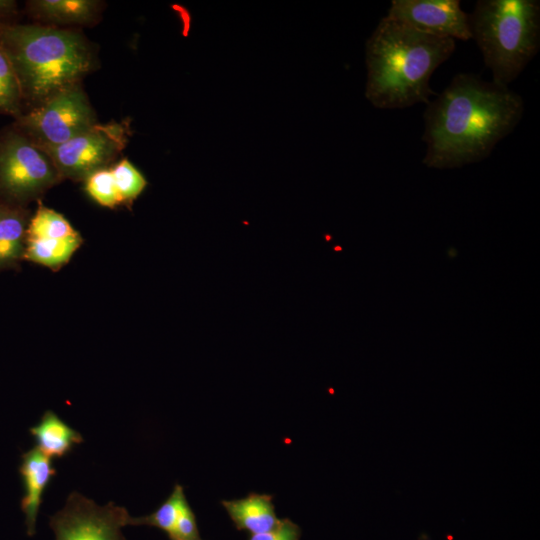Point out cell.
<instances>
[{
  "label": "cell",
  "mask_w": 540,
  "mask_h": 540,
  "mask_svg": "<svg viewBox=\"0 0 540 540\" xmlns=\"http://www.w3.org/2000/svg\"><path fill=\"white\" fill-rule=\"evenodd\" d=\"M469 25L492 81L508 86L539 51L540 1L479 0Z\"/></svg>",
  "instance_id": "obj_4"
},
{
  "label": "cell",
  "mask_w": 540,
  "mask_h": 540,
  "mask_svg": "<svg viewBox=\"0 0 540 540\" xmlns=\"http://www.w3.org/2000/svg\"><path fill=\"white\" fill-rule=\"evenodd\" d=\"M81 244V236L71 239H26L24 259L58 269L71 259Z\"/></svg>",
  "instance_id": "obj_15"
},
{
  "label": "cell",
  "mask_w": 540,
  "mask_h": 540,
  "mask_svg": "<svg viewBox=\"0 0 540 540\" xmlns=\"http://www.w3.org/2000/svg\"><path fill=\"white\" fill-rule=\"evenodd\" d=\"M453 39L383 17L366 42L365 96L379 109L428 104L433 72L454 53Z\"/></svg>",
  "instance_id": "obj_2"
},
{
  "label": "cell",
  "mask_w": 540,
  "mask_h": 540,
  "mask_svg": "<svg viewBox=\"0 0 540 540\" xmlns=\"http://www.w3.org/2000/svg\"><path fill=\"white\" fill-rule=\"evenodd\" d=\"M29 14L52 25H89L97 19L100 4L94 0H32L26 2Z\"/></svg>",
  "instance_id": "obj_12"
},
{
  "label": "cell",
  "mask_w": 540,
  "mask_h": 540,
  "mask_svg": "<svg viewBox=\"0 0 540 540\" xmlns=\"http://www.w3.org/2000/svg\"><path fill=\"white\" fill-rule=\"evenodd\" d=\"M23 108L24 101L16 72L0 42V115L16 119L24 113Z\"/></svg>",
  "instance_id": "obj_17"
},
{
  "label": "cell",
  "mask_w": 540,
  "mask_h": 540,
  "mask_svg": "<svg viewBox=\"0 0 540 540\" xmlns=\"http://www.w3.org/2000/svg\"><path fill=\"white\" fill-rule=\"evenodd\" d=\"M121 203H131L146 188L147 180L127 159H122L110 168Z\"/></svg>",
  "instance_id": "obj_19"
},
{
  "label": "cell",
  "mask_w": 540,
  "mask_h": 540,
  "mask_svg": "<svg viewBox=\"0 0 540 540\" xmlns=\"http://www.w3.org/2000/svg\"><path fill=\"white\" fill-rule=\"evenodd\" d=\"M187 501L183 487L176 484L170 496L151 514L141 517H131L128 526L156 527L170 536L174 530L182 506Z\"/></svg>",
  "instance_id": "obj_18"
},
{
  "label": "cell",
  "mask_w": 540,
  "mask_h": 540,
  "mask_svg": "<svg viewBox=\"0 0 540 540\" xmlns=\"http://www.w3.org/2000/svg\"><path fill=\"white\" fill-rule=\"evenodd\" d=\"M85 189L92 199L105 207L121 204L110 168L100 169L85 179Z\"/></svg>",
  "instance_id": "obj_20"
},
{
  "label": "cell",
  "mask_w": 540,
  "mask_h": 540,
  "mask_svg": "<svg viewBox=\"0 0 540 540\" xmlns=\"http://www.w3.org/2000/svg\"><path fill=\"white\" fill-rule=\"evenodd\" d=\"M170 540H176V539H170Z\"/></svg>",
  "instance_id": "obj_24"
},
{
  "label": "cell",
  "mask_w": 540,
  "mask_h": 540,
  "mask_svg": "<svg viewBox=\"0 0 540 540\" xmlns=\"http://www.w3.org/2000/svg\"><path fill=\"white\" fill-rule=\"evenodd\" d=\"M18 12V3L15 0H0V23H15Z\"/></svg>",
  "instance_id": "obj_23"
},
{
  "label": "cell",
  "mask_w": 540,
  "mask_h": 540,
  "mask_svg": "<svg viewBox=\"0 0 540 540\" xmlns=\"http://www.w3.org/2000/svg\"><path fill=\"white\" fill-rule=\"evenodd\" d=\"M169 537L176 540H202L194 512L187 501L182 506L174 530Z\"/></svg>",
  "instance_id": "obj_21"
},
{
  "label": "cell",
  "mask_w": 540,
  "mask_h": 540,
  "mask_svg": "<svg viewBox=\"0 0 540 540\" xmlns=\"http://www.w3.org/2000/svg\"><path fill=\"white\" fill-rule=\"evenodd\" d=\"M96 124V117L80 83L54 94L15 119L12 126L42 149H49Z\"/></svg>",
  "instance_id": "obj_6"
},
{
  "label": "cell",
  "mask_w": 540,
  "mask_h": 540,
  "mask_svg": "<svg viewBox=\"0 0 540 540\" xmlns=\"http://www.w3.org/2000/svg\"><path fill=\"white\" fill-rule=\"evenodd\" d=\"M130 515L123 506L109 502L99 506L78 492H72L64 507L49 521L55 540H126L122 529Z\"/></svg>",
  "instance_id": "obj_8"
},
{
  "label": "cell",
  "mask_w": 540,
  "mask_h": 540,
  "mask_svg": "<svg viewBox=\"0 0 540 540\" xmlns=\"http://www.w3.org/2000/svg\"><path fill=\"white\" fill-rule=\"evenodd\" d=\"M80 236L70 222L53 209L39 205L28 221L26 239H71Z\"/></svg>",
  "instance_id": "obj_16"
},
{
  "label": "cell",
  "mask_w": 540,
  "mask_h": 540,
  "mask_svg": "<svg viewBox=\"0 0 540 540\" xmlns=\"http://www.w3.org/2000/svg\"><path fill=\"white\" fill-rule=\"evenodd\" d=\"M386 17L437 37L472 39L469 14L459 0H392Z\"/></svg>",
  "instance_id": "obj_9"
},
{
  "label": "cell",
  "mask_w": 540,
  "mask_h": 540,
  "mask_svg": "<svg viewBox=\"0 0 540 540\" xmlns=\"http://www.w3.org/2000/svg\"><path fill=\"white\" fill-rule=\"evenodd\" d=\"M426 105L423 164L434 169L459 168L486 159L524 112L518 93L473 73L456 74Z\"/></svg>",
  "instance_id": "obj_1"
},
{
  "label": "cell",
  "mask_w": 540,
  "mask_h": 540,
  "mask_svg": "<svg viewBox=\"0 0 540 540\" xmlns=\"http://www.w3.org/2000/svg\"><path fill=\"white\" fill-rule=\"evenodd\" d=\"M20 473L23 477L25 493L21 508L25 514L27 534L33 536L36 532V522L42 494L52 477L56 474L50 457L36 446L24 453Z\"/></svg>",
  "instance_id": "obj_10"
},
{
  "label": "cell",
  "mask_w": 540,
  "mask_h": 540,
  "mask_svg": "<svg viewBox=\"0 0 540 540\" xmlns=\"http://www.w3.org/2000/svg\"><path fill=\"white\" fill-rule=\"evenodd\" d=\"M27 225L23 207L0 203V270L24 259Z\"/></svg>",
  "instance_id": "obj_13"
},
{
  "label": "cell",
  "mask_w": 540,
  "mask_h": 540,
  "mask_svg": "<svg viewBox=\"0 0 540 540\" xmlns=\"http://www.w3.org/2000/svg\"><path fill=\"white\" fill-rule=\"evenodd\" d=\"M60 179L46 151L12 125L0 133V203L23 207Z\"/></svg>",
  "instance_id": "obj_5"
},
{
  "label": "cell",
  "mask_w": 540,
  "mask_h": 540,
  "mask_svg": "<svg viewBox=\"0 0 540 540\" xmlns=\"http://www.w3.org/2000/svg\"><path fill=\"white\" fill-rule=\"evenodd\" d=\"M0 42L16 72L24 105L31 108L80 83L94 67L91 45L74 30L0 23Z\"/></svg>",
  "instance_id": "obj_3"
},
{
  "label": "cell",
  "mask_w": 540,
  "mask_h": 540,
  "mask_svg": "<svg viewBox=\"0 0 540 540\" xmlns=\"http://www.w3.org/2000/svg\"><path fill=\"white\" fill-rule=\"evenodd\" d=\"M301 530L290 519H281L276 528L271 531L252 534L249 540H299Z\"/></svg>",
  "instance_id": "obj_22"
},
{
  "label": "cell",
  "mask_w": 540,
  "mask_h": 540,
  "mask_svg": "<svg viewBox=\"0 0 540 540\" xmlns=\"http://www.w3.org/2000/svg\"><path fill=\"white\" fill-rule=\"evenodd\" d=\"M272 499V495L250 493L241 499L223 500L221 504L236 528L252 535L271 531L279 524Z\"/></svg>",
  "instance_id": "obj_11"
},
{
  "label": "cell",
  "mask_w": 540,
  "mask_h": 540,
  "mask_svg": "<svg viewBox=\"0 0 540 540\" xmlns=\"http://www.w3.org/2000/svg\"><path fill=\"white\" fill-rule=\"evenodd\" d=\"M36 447L48 457H63L74 445L83 442L82 435L71 428L56 413L47 410L40 422L30 429Z\"/></svg>",
  "instance_id": "obj_14"
},
{
  "label": "cell",
  "mask_w": 540,
  "mask_h": 540,
  "mask_svg": "<svg viewBox=\"0 0 540 540\" xmlns=\"http://www.w3.org/2000/svg\"><path fill=\"white\" fill-rule=\"evenodd\" d=\"M130 129L124 122L96 123L63 144L43 149L61 178L85 180L107 168L127 144Z\"/></svg>",
  "instance_id": "obj_7"
}]
</instances>
